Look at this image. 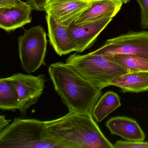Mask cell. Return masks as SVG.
Listing matches in <instances>:
<instances>
[{
    "label": "cell",
    "instance_id": "obj_1",
    "mask_svg": "<svg viewBox=\"0 0 148 148\" xmlns=\"http://www.w3.org/2000/svg\"><path fill=\"white\" fill-rule=\"evenodd\" d=\"M47 128L63 148H114L92 114L69 112L61 117L47 121Z\"/></svg>",
    "mask_w": 148,
    "mask_h": 148
},
{
    "label": "cell",
    "instance_id": "obj_2",
    "mask_svg": "<svg viewBox=\"0 0 148 148\" xmlns=\"http://www.w3.org/2000/svg\"><path fill=\"white\" fill-rule=\"evenodd\" d=\"M48 73L56 92L69 111L92 114L101 90L83 78L68 64H51Z\"/></svg>",
    "mask_w": 148,
    "mask_h": 148
},
{
    "label": "cell",
    "instance_id": "obj_3",
    "mask_svg": "<svg viewBox=\"0 0 148 148\" xmlns=\"http://www.w3.org/2000/svg\"><path fill=\"white\" fill-rule=\"evenodd\" d=\"M63 148L47 121L15 118L0 132V148Z\"/></svg>",
    "mask_w": 148,
    "mask_h": 148
},
{
    "label": "cell",
    "instance_id": "obj_4",
    "mask_svg": "<svg viewBox=\"0 0 148 148\" xmlns=\"http://www.w3.org/2000/svg\"><path fill=\"white\" fill-rule=\"evenodd\" d=\"M66 63L83 78L101 90L110 86L113 79L131 72L119 64L114 56L92 52L84 55L72 54Z\"/></svg>",
    "mask_w": 148,
    "mask_h": 148
},
{
    "label": "cell",
    "instance_id": "obj_5",
    "mask_svg": "<svg viewBox=\"0 0 148 148\" xmlns=\"http://www.w3.org/2000/svg\"><path fill=\"white\" fill-rule=\"evenodd\" d=\"M47 41L46 33L41 25L25 30L19 37V55L25 71L32 73L45 64Z\"/></svg>",
    "mask_w": 148,
    "mask_h": 148
},
{
    "label": "cell",
    "instance_id": "obj_6",
    "mask_svg": "<svg viewBox=\"0 0 148 148\" xmlns=\"http://www.w3.org/2000/svg\"><path fill=\"white\" fill-rule=\"evenodd\" d=\"M92 53L112 56L128 54L148 60V32H130L107 40Z\"/></svg>",
    "mask_w": 148,
    "mask_h": 148
},
{
    "label": "cell",
    "instance_id": "obj_7",
    "mask_svg": "<svg viewBox=\"0 0 148 148\" xmlns=\"http://www.w3.org/2000/svg\"><path fill=\"white\" fill-rule=\"evenodd\" d=\"M46 76L41 74L34 76L17 73L9 77L16 86L19 94L18 110L22 115L36 103L45 88Z\"/></svg>",
    "mask_w": 148,
    "mask_h": 148
},
{
    "label": "cell",
    "instance_id": "obj_8",
    "mask_svg": "<svg viewBox=\"0 0 148 148\" xmlns=\"http://www.w3.org/2000/svg\"><path fill=\"white\" fill-rule=\"evenodd\" d=\"M92 3L85 0H49L45 11L57 23L68 27Z\"/></svg>",
    "mask_w": 148,
    "mask_h": 148
},
{
    "label": "cell",
    "instance_id": "obj_9",
    "mask_svg": "<svg viewBox=\"0 0 148 148\" xmlns=\"http://www.w3.org/2000/svg\"><path fill=\"white\" fill-rule=\"evenodd\" d=\"M112 18H107L82 25L73 24L67 27L69 38L75 51L81 53L90 48Z\"/></svg>",
    "mask_w": 148,
    "mask_h": 148
},
{
    "label": "cell",
    "instance_id": "obj_10",
    "mask_svg": "<svg viewBox=\"0 0 148 148\" xmlns=\"http://www.w3.org/2000/svg\"><path fill=\"white\" fill-rule=\"evenodd\" d=\"M123 3L120 0H98L75 21L73 24L82 25L116 16L120 11Z\"/></svg>",
    "mask_w": 148,
    "mask_h": 148
},
{
    "label": "cell",
    "instance_id": "obj_11",
    "mask_svg": "<svg viewBox=\"0 0 148 148\" xmlns=\"http://www.w3.org/2000/svg\"><path fill=\"white\" fill-rule=\"evenodd\" d=\"M111 133L127 141H144L145 134L135 119L125 116L111 118L106 123Z\"/></svg>",
    "mask_w": 148,
    "mask_h": 148
},
{
    "label": "cell",
    "instance_id": "obj_12",
    "mask_svg": "<svg viewBox=\"0 0 148 148\" xmlns=\"http://www.w3.org/2000/svg\"><path fill=\"white\" fill-rule=\"evenodd\" d=\"M33 10L29 4L24 6L0 8V28L10 32L31 23Z\"/></svg>",
    "mask_w": 148,
    "mask_h": 148
},
{
    "label": "cell",
    "instance_id": "obj_13",
    "mask_svg": "<svg viewBox=\"0 0 148 148\" xmlns=\"http://www.w3.org/2000/svg\"><path fill=\"white\" fill-rule=\"evenodd\" d=\"M47 23L50 44L59 56L75 51L68 35L67 27L56 22L51 15L47 14Z\"/></svg>",
    "mask_w": 148,
    "mask_h": 148
},
{
    "label": "cell",
    "instance_id": "obj_14",
    "mask_svg": "<svg viewBox=\"0 0 148 148\" xmlns=\"http://www.w3.org/2000/svg\"><path fill=\"white\" fill-rule=\"evenodd\" d=\"M110 86L119 87L123 92L138 93L148 91V72H130L113 79Z\"/></svg>",
    "mask_w": 148,
    "mask_h": 148
},
{
    "label": "cell",
    "instance_id": "obj_15",
    "mask_svg": "<svg viewBox=\"0 0 148 148\" xmlns=\"http://www.w3.org/2000/svg\"><path fill=\"white\" fill-rule=\"evenodd\" d=\"M19 94L14 84L9 77L0 79V109L3 111L18 110Z\"/></svg>",
    "mask_w": 148,
    "mask_h": 148
},
{
    "label": "cell",
    "instance_id": "obj_16",
    "mask_svg": "<svg viewBox=\"0 0 148 148\" xmlns=\"http://www.w3.org/2000/svg\"><path fill=\"white\" fill-rule=\"evenodd\" d=\"M121 106L118 94L111 91L107 92L97 102L92 112V116L97 122H101Z\"/></svg>",
    "mask_w": 148,
    "mask_h": 148
},
{
    "label": "cell",
    "instance_id": "obj_17",
    "mask_svg": "<svg viewBox=\"0 0 148 148\" xmlns=\"http://www.w3.org/2000/svg\"><path fill=\"white\" fill-rule=\"evenodd\" d=\"M116 61L131 72H148V60L135 55L119 54L114 55Z\"/></svg>",
    "mask_w": 148,
    "mask_h": 148
},
{
    "label": "cell",
    "instance_id": "obj_18",
    "mask_svg": "<svg viewBox=\"0 0 148 148\" xmlns=\"http://www.w3.org/2000/svg\"><path fill=\"white\" fill-rule=\"evenodd\" d=\"M113 145L114 148H148V142L119 140L116 142Z\"/></svg>",
    "mask_w": 148,
    "mask_h": 148
},
{
    "label": "cell",
    "instance_id": "obj_19",
    "mask_svg": "<svg viewBox=\"0 0 148 148\" xmlns=\"http://www.w3.org/2000/svg\"><path fill=\"white\" fill-rule=\"evenodd\" d=\"M141 9V27L143 29L148 28V0H136Z\"/></svg>",
    "mask_w": 148,
    "mask_h": 148
},
{
    "label": "cell",
    "instance_id": "obj_20",
    "mask_svg": "<svg viewBox=\"0 0 148 148\" xmlns=\"http://www.w3.org/2000/svg\"><path fill=\"white\" fill-rule=\"evenodd\" d=\"M28 4L21 0H0V8L24 6Z\"/></svg>",
    "mask_w": 148,
    "mask_h": 148
},
{
    "label": "cell",
    "instance_id": "obj_21",
    "mask_svg": "<svg viewBox=\"0 0 148 148\" xmlns=\"http://www.w3.org/2000/svg\"><path fill=\"white\" fill-rule=\"evenodd\" d=\"M27 2L37 11H45V7L49 0H27Z\"/></svg>",
    "mask_w": 148,
    "mask_h": 148
},
{
    "label": "cell",
    "instance_id": "obj_22",
    "mask_svg": "<svg viewBox=\"0 0 148 148\" xmlns=\"http://www.w3.org/2000/svg\"><path fill=\"white\" fill-rule=\"evenodd\" d=\"M11 120L6 119L5 116L4 115L0 116V132L2 131L6 127L9 125Z\"/></svg>",
    "mask_w": 148,
    "mask_h": 148
},
{
    "label": "cell",
    "instance_id": "obj_23",
    "mask_svg": "<svg viewBox=\"0 0 148 148\" xmlns=\"http://www.w3.org/2000/svg\"><path fill=\"white\" fill-rule=\"evenodd\" d=\"M120 1L123 4H126V3L130 2V1H131V0H120Z\"/></svg>",
    "mask_w": 148,
    "mask_h": 148
},
{
    "label": "cell",
    "instance_id": "obj_24",
    "mask_svg": "<svg viewBox=\"0 0 148 148\" xmlns=\"http://www.w3.org/2000/svg\"><path fill=\"white\" fill-rule=\"evenodd\" d=\"M85 1H98V0H85Z\"/></svg>",
    "mask_w": 148,
    "mask_h": 148
}]
</instances>
